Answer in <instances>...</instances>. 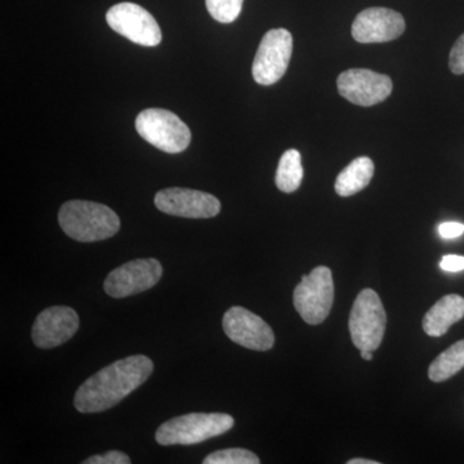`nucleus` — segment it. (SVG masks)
<instances>
[{"instance_id": "obj_1", "label": "nucleus", "mask_w": 464, "mask_h": 464, "mask_svg": "<svg viewBox=\"0 0 464 464\" xmlns=\"http://www.w3.org/2000/svg\"><path fill=\"white\" fill-rule=\"evenodd\" d=\"M154 371V362L145 355L118 360L92 375L75 393L76 411L84 414L101 413L118 405L134 390L142 386Z\"/></svg>"}, {"instance_id": "obj_2", "label": "nucleus", "mask_w": 464, "mask_h": 464, "mask_svg": "<svg viewBox=\"0 0 464 464\" xmlns=\"http://www.w3.org/2000/svg\"><path fill=\"white\" fill-rule=\"evenodd\" d=\"M58 222L67 237L81 243L109 239L121 228L111 208L87 200L67 201L58 212Z\"/></svg>"}, {"instance_id": "obj_3", "label": "nucleus", "mask_w": 464, "mask_h": 464, "mask_svg": "<svg viewBox=\"0 0 464 464\" xmlns=\"http://www.w3.org/2000/svg\"><path fill=\"white\" fill-rule=\"evenodd\" d=\"M235 420L225 413H190L172 418L159 427L155 439L163 447L200 444L230 431Z\"/></svg>"}, {"instance_id": "obj_4", "label": "nucleus", "mask_w": 464, "mask_h": 464, "mask_svg": "<svg viewBox=\"0 0 464 464\" xmlns=\"http://www.w3.org/2000/svg\"><path fill=\"white\" fill-rule=\"evenodd\" d=\"M387 315L380 295L373 289L359 293L351 310L348 329L351 340L360 351L378 350L386 332Z\"/></svg>"}, {"instance_id": "obj_5", "label": "nucleus", "mask_w": 464, "mask_h": 464, "mask_svg": "<svg viewBox=\"0 0 464 464\" xmlns=\"http://www.w3.org/2000/svg\"><path fill=\"white\" fill-rule=\"evenodd\" d=\"M136 130L150 145L168 154L185 151L191 142L188 125L164 109H146L137 116Z\"/></svg>"}, {"instance_id": "obj_6", "label": "nucleus", "mask_w": 464, "mask_h": 464, "mask_svg": "<svg viewBox=\"0 0 464 464\" xmlns=\"http://www.w3.org/2000/svg\"><path fill=\"white\" fill-rule=\"evenodd\" d=\"M334 302V283L331 268L319 266L302 276L293 293V304L310 325H319L328 317Z\"/></svg>"}, {"instance_id": "obj_7", "label": "nucleus", "mask_w": 464, "mask_h": 464, "mask_svg": "<svg viewBox=\"0 0 464 464\" xmlns=\"http://www.w3.org/2000/svg\"><path fill=\"white\" fill-rule=\"evenodd\" d=\"M293 52L292 34L274 29L265 34L253 61L252 74L261 85L277 83L288 69Z\"/></svg>"}, {"instance_id": "obj_8", "label": "nucleus", "mask_w": 464, "mask_h": 464, "mask_svg": "<svg viewBox=\"0 0 464 464\" xmlns=\"http://www.w3.org/2000/svg\"><path fill=\"white\" fill-rule=\"evenodd\" d=\"M106 21L114 32L143 47H157L163 39L154 16L134 3H119L110 8Z\"/></svg>"}, {"instance_id": "obj_9", "label": "nucleus", "mask_w": 464, "mask_h": 464, "mask_svg": "<svg viewBox=\"0 0 464 464\" xmlns=\"http://www.w3.org/2000/svg\"><path fill=\"white\" fill-rule=\"evenodd\" d=\"M161 275L163 267L158 259H136L111 271L103 283V288L110 297H130L154 288L160 282Z\"/></svg>"}, {"instance_id": "obj_10", "label": "nucleus", "mask_w": 464, "mask_h": 464, "mask_svg": "<svg viewBox=\"0 0 464 464\" xmlns=\"http://www.w3.org/2000/svg\"><path fill=\"white\" fill-rule=\"evenodd\" d=\"M343 99L357 106L377 105L392 93V81L387 75L368 69H351L342 72L337 81Z\"/></svg>"}, {"instance_id": "obj_11", "label": "nucleus", "mask_w": 464, "mask_h": 464, "mask_svg": "<svg viewBox=\"0 0 464 464\" xmlns=\"http://www.w3.org/2000/svg\"><path fill=\"white\" fill-rule=\"evenodd\" d=\"M155 206L160 212L183 218H212L221 212L216 197L191 188H164L155 195Z\"/></svg>"}, {"instance_id": "obj_12", "label": "nucleus", "mask_w": 464, "mask_h": 464, "mask_svg": "<svg viewBox=\"0 0 464 464\" xmlns=\"http://www.w3.org/2000/svg\"><path fill=\"white\" fill-rule=\"evenodd\" d=\"M226 335L235 343L255 351H268L274 347L275 334L264 319L246 308L231 307L222 320Z\"/></svg>"}, {"instance_id": "obj_13", "label": "nucleus", "mask_w": 464, "mask_h": 464, "mask_svg": "<svg viewBox=\"0 0 464 464\" xmlns=\"http://www.w3.org/2000/svg\"><path fill=\"white\" fill-rule=\"evenodd\" d=\"M79 329V316L74 308L53 306L42 311L33 325L34 344L39 348H54L74 337Z\"/></svg>"}, {"instance_id": "obj_14", "label": "nucleus", "mask_w": 464, "mask_h": 464, "mask_svg": "<svg viewBox=\"0 0 464 464\" xmlns=\"http://www.w3.org/2000/svg\"><path fill=\"white\" fill-rule=\"evenodd\" d=\"M404 30V17L389 8L364 9L353 24V39L362 44L395 41Z\"/></svg>"}, {"instance_id": "obj_15", "label": "nucleus", "mask_w": 464, "mask_h": 464, "mask_svg": "<svg viewBox=\"0 0 464 464\" xmlns=\"http://www.w3.org/2000/svg\"><path fill=\"white\" fill-rule=\"evenodd\" d=\"M463 317L464 298L458 295H445L424 315L423 331L431 337H441Z\"/></svg>"}, {"instance_id": "obj_16", "label": "nucleus", "mask_w": 464, "mask_h": 464, "mask_svg": "<svg viewBox=\"0 0 464 464\" xmlns=\"http://www.w3.org/2000/svg\"><path fill=\"white\" fill-rule=\"evenodd\" d=\"M374 176V163L371 158L360 157L350 164L335 179V192L342 198L353 197L371 183Z\"/></svg>"}, {"instance_id": "obj_17", "label": "nucleus", "mask_w": 464, "mask_h": 464, "mask_svg": "<svg viewBox=\"0 0 464 464\" xmlns=\"http://www.w3.org/2000/svg\"><path fill=\"white\" fill-rule=\"evenodd\" d=\"M302 179H304V167H302L301 154L298 150L290 149L280 158L275 182L280 191L290 194L298 190Z\"/></svg>"}, {"instance_id": "obj_18", "label": "nucleus", "mask_w": 464, "mask_h": 464, "mask_svg": "<svg viewBox=\"0 0 464 464\" xmlns=\"http://www.w3.org/2000/svg\"><path fill=\"white\" fill-rule=\"evenodd\" d=\"M464 368V340L457 342L453 346L440 353L430 365L429 377L432 382L448 381Z\"/></svg>"}, {"instance_id": "obj_19", "label": "nucleus", "mask_w": 464, "mask_h": 464, "mask_svg": "<svg viewBox=\"0 0 464 464\" xmlns=\"http://www.w3.org/2000/svg\"><path fill=\"white\" fill-rule=\"evenodd\" d=\"M261 460L246 449H226L215 451L203 460L204 464H259Z\"/></svg>"}, {"instance_id": "obj_20", "label": "nucleus", "mask_w": 464, "mask_h": 464, "mask_svg": "<svg viewBox=\"0 0 464 464\" xmlns=\"http://www.w3.org/2000/svg\"><path fill=\"white\" fill-rule=\"evenodd\" d=\"M244 0H206L210 16L221 24H231L240 16Z\"/></svg>"}, {"instance_id": "obj_21", "label": "nucleus", "mask_w": 464, "mask_h": 464, "mask_svg": "<svg viewBox=\"0 0 464 464\" xmlns=\"http://www.w3.org/2000/svg\"><path fill=\"white\" fill-rule=\"evenodd\" d=\"M132 460L123 451L111 450L101 456H92L83 464H130Z\"/></svg>"}, {"instance_id": "obj_22", "label": "nucleus", "mask_w": 464, "mask_h": 464, "mask_svg": "<svg viewBox=\"0 0 464 464\" xmlns=\"http://www.w3.org/2000/svg\"><path fill=\"white\" fill-rule=\"evenodd\" d=\"M449 67H450L451 72L456 75L464 74V34L459 36L450 52Z\"/></svg>"}, {"instance_id": "obj_23", "label": "nucleus", "mask_w": 464, "mask_h": 464, "mask_svg": "<svg viewBox=\"0 0 464 464\" xmlns=\"http://www.w3.org/2000/svg\"><path fill=\"white\" fill-rule=\"evenodd\" d=\"M464 234V225L460 222H444L439 226V235L442 239H457Z\"/></svg>"}, {"instance_id": "obj_24", "label": "nucleus", "mask_w": 464, "mask_h": 464, "mask_svg": "<svg viewBox=\"0 0 464 464\" xmlns=\"http://www.w3.org/2000/svg\"><path fill=\"white\" fill-rule=\"evenodd\" d=\"M440 267L447 273H459L464 270V257L456 255L444 256L440 262Z\"/></svg>"}, {"instance_id": "obj_25", "label": "nucleus", "mask_w": 464, "mask_h": 464, "mask_svg": "<svg viewBox=\"0 0 464 464\" xmlns=\"http://www.w3.org/2000/svg\"><path fill=\"white\" fill-rule=\"evenodd\" d=\"M348 464H380L377 460L362 459V458H355V459L348 460Z\"/></svg>"}, {"instance_id": "obj_26", "label": "nucleus", "mask_w": 464, "mask_h": 464, "mask_svg": "<svg viewBox=\"0 0 464 464\" xmlns=\"http://www.w3.org/2000/svg\"><path fill=\"white\" fill-rule=\"evenodd\" d=\"M362 357L366 362H371V360H373V353H372V351H362Z\"/></svg>"}]
</instances>
